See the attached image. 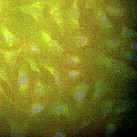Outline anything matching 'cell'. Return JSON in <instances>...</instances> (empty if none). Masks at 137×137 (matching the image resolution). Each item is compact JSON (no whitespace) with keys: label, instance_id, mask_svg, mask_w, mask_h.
<instances>
[{"label":"cell","instance_id":"cell-1","mask_svg":"<svg viewBox=\"0 0 137 137\" xmlns=\"http://www.w3.org/2000/svg\"><path fill=\"white\" fill-rule=\"evenodd\" d=\"M106 64L110 69L116 72L126 76H132L134 71L130 66L114 60H106Z\"/></svg>","mask_w":137,"mask_h":137},{"label":"cell","instance_id":"cell-2","mask_svg":"<svg viewBox=\"0 0 137 137\" xmlns=\"http://www.w3.org/2000/svg\"><path fill=\"white\" fill-rule=\"evenodd\" d=\"M21 47L19 49L13 51H7L0 49V53L3 55L8 64L12 70L14 67L18 58L23 49Z\"/></svg>","mask_w":137,"mask_h":137},{"label":"cell","instance_id":"cell-3","mask_svg":"<svg viewBox=\"0 0 137 137\" xmlns=\"http://www.w3.org/2000/svg\"><path fill=\"white\" fill-rule=\"evenodd\" d=\"M18 82L21 90H25L27 88L29 79L28 69L24 65H22L18 71Z\"/></svg>","mask_w":137,"mask_h":137},{"label":"cell","instance_id":"cell-4","mask_svg":"<svg viewBox=\"0 0 137 137\" xmlns=\"http://www.w3.org/2000/svg\"><path fill=\"white\" fill-rule=\"evenodd\" d=\"M21 10L32 16L37 21L40 19L43 11L42 8L35 6L24 7L21 8Z\"/></svg>","mask_w":137,"mask_h":137},{"label":"cell","instance_id":"cell-5","mask_svg":"<svg viewBox=\"0 0 137 137\" xmlns=\"http://www.w3.org/2000/svg\"><path fill=\"white\" fill-rule=\"evenodd\" d=\"M41 35L44 41L53 50L57 51L61 50V48L58 43L52 39L47 32L43 31L42 32Z\"/></svg>","mask_w":137,"mask_h":137},{"label":"cell","instance_id":"cell-6","mask_svg":"<svg viewBox=\"0 0 137 137\" xmlns=\"http://www.w3.org/2000/svg\"><path fill=\"white\" fill-rule=\"evenodd\" d=\"M86 91L85 87L83 85L77 86L75 90L73 95L75 100L78 105L82 103Z\"/></svg>","mask_w":137,"mask_h":137},{"label":"cell","instance_id":"cell-7","mask_svg":"<svg viewBox=\"0 0 137 137\" xmlns=\"http://www.w3.org/2000/svg\"><path fill=\"white\" fill-rule=\"evenodd\" d=\"M69 14L70 21L71 22L73 25L76 27H79L78 20L79 17V12L78 8L76 6H75L70 11Z\"/></svg>","mask_w":137,"mask_h":137},{"label":"cell","instance_id":"cell-8","mask_svg":"<svg viewBox=\"0 0 137 137\" xmlns=\"http://www.w3.org/2000/svg\"><path fill=\"white\" fill-rule=\"evenodd\" d=\"M51 12L53 18L56 23L61 28L63 27V20L60 11L58 8H54L52 9Z\"/></svg>","mask_w":137,"mask_h":137},{"label":"cell","instance_id":"cell-9","mask_svg":"<svg viewBox=\"0 0 137 137\" xmlns=\"http://www.w3.org/2000/svg\"><path fill=\"white\" fill-rule=\"evenodd\" d=\"M2 31L6 41L10 46H11L14 44L15 38L13 35L7 28L3 27Z\"/></svg>","mask_w":137,"mask_h":137},{"label":"cell","instance_id":"cell-10","mask_svg":"<svg viewBox=\"0 0 137 137\" xmlns=\"http://www.w3.org/2000/svg\"><path fill=\"white\" fill-rule=\"evenodd\" d=\"M54 114L58 115H66L68 113V109L63 104L60 103L55 104L52 108Z\"/></svg>","mask_w":137,"mask_h":137},{"label":"cell","instance_id":"cell-11","mask_svg":"<svg viewBox=\"0 0 137 137\" xmlns=\"http://www.w3.org/2000/svg\"><path fill=\"white\" fill-rule=\"evenodd\" d=\"M43 65L44 67L48 70V71H49L54 77L57 84L59 85H61L62 81L58 72L49 66L44 64H43Z\"/></svg>","mask_w":137,"mask_h":137},{"label":"cell","instance_id":"cell-12","mask_svg":"<svg viewBox=\"0 0 137 137\" xmlns=\"http://www.w3.org/2000/svg\"><path fill=\"white\" fill-rule=\"evenodd\" d=\"M106 86L104 83L98 82L96 84L94 98L100 96L105 90Z\"/></svg>","mask_w":137,"mask_h":137},{"label":"cell","instance_id":"cell-13","mask_svg":"<svg viewBox=\"0 0 137 137\" xmlns=\"http://www.w3.org/2000/svg\"><path fill=\"white\" fill-rule=\"evenodd\" d=\"M115 126L113 124H110L108 125L105 129V133L106 136L111 137L114 134L116 131Z\"/></svg>","mask_w":137,"mask_h":137},{"label":"cell","instance_id":"cell-14","mask_svg":"<svg viewBox=\"0 0 137 137\" xmlns=\"http://www.w3.org/2000/svg\"><path fill=\"white\" fill-rule=\"evenodd\" d=\"M0 78L6 82L9 86H10V83L6 71L5 69L1 67H0Z\"/></svg>","mask_w":137,"mask_h":137},{"label":"cell","instance_id":"cell-15","mask_svg":"<svg viewBox=\"0 0 137 137\" xmlns=\"http://www.w3.org/2000/svg\"><path fill=\"white\" fill-rule=\"evenodd\" d=\"M34 92L35 94L37 95H42L44 92V88L43 86L40 82H37L35 85Z\"/></svg>","mask_w":137,"mask_h":137},{"label":"cell","instance_id":"cell-16","mask_svg":"<svg viewBox=\"0 0 137 137\" xmlns=\"http://www.w3.org/2000/svg\"><path fill=\"white\" fill-rule=\"evenodd\" d=\"M99 19L100 23L102 25L108 26L109 25V22L107 18L103 13L100 14L99 15Z\"/></svg>","mask_w":137,"mask_h":137},{"label":"cell","instance_id":"cell-17","mask_svg":"<svg viewBox=\"0 0 137 137\" xmlns=\"http://www.w3.org/2000/svg\"><path fill=\"white\" fill-rule=\"evenodd\" d=\"M122 33L125 36L129 38L134 37L136 35V32L134 30L126 28H124L122 30Z\"/></svg>","mask_w":137,"mask_h":137},{"label":"cell","instance_id":"cell-18","mask_svg":"<svg viewBox=\"0 0 137 137\" xmlns=\"http://www.w3.org/2000/svg\"><path fill=\"white\" fill-rule=\"evenodd\" d=\"M123 56L128 60L136 61L137 60V55L134 53L131 52H126L123 54Z\"/></svg>","mask_w":137,"mask_h":137},{"label":"cell","instance_id":"cell-19","mask_svg":"<svg viewBox=\"0 0 137 137\" xmlns=\"http://www.w3.org/2000/svg\"><path fill=\"white\" fill-rule=\"evenodd\" d=\"M25 59L29 63L31 68L33 70L38 73H41L40 71L38 68L36 64L33 60L29 58H26Z\"/></svg>","mask_w":137,"mask_h":137},{"label":"cell","instance_id":"cell-20","mask_svg":"<svg viewBox=\"0 0 137 137\" xmlns=\"http://www.w3.org/2000/svg\"><path fill=\"white\" fill-rule=\"evenodd\" d=\"M87 39L86 37L81 36L78 38L76 41L77 45L79 47H81L85 45L87 42Z\"/></svg>","mask_w":137,"mask_h":137},{"label":"cell","instance_id":"cell-21","mask_svg":"<svg viewBox=\"0 0 137 137\" xmlns=\"http://www.w3.org/2000/svg\"><path fill=\"white\" fill-rule=\"evenodd\" d=\"M112 103H109L106 104L103 109L102 115L103 117H105L110 112L112 107Z\"/></svg>","mask_w":137,"mask_h":137},{"label":"cell","instance_id":"cell-22","mask_svg":"<svg viewBox=\"0 0 137 137\" xmlns=\"http://www.w3.org/2000/svg\"><path fill=\"white\" fill-rule=\"evenodd\" d=\"M133 105L132 103H128L125 104L119 108L117 112L119 113L125 112L129 109Z\"/></svg>","mask_w":137,"mask_h":137},{"label":"cell","instance_id":"cell-23","mask_svg":"<svg viewBox=\"0 0 137 137\" xmlns=\"http://www.w3.org/2000/svg\"><path fill=\"white\" fill-rule=\"evenodd\" d=\"M109 12L112 15L117 16H120L122 15V13L120 11L114 7H110L108 8Z\"/></svg>","mask_w":137,"mask_h":137},{"label":"cell","instance_id":"cell-24","mask_svg":"<svg viewBox=\"0 0 137 137\" xmlns=\"http://www.w3.org/2000/svg\"><path fill=\"white\" fill-rule=\"evenodd\" d=\"M109 45L113 47H116L118 46L120 43V41L116 38H112L109 40L108 42Z\"/></svg>","mask_w":137,"mask_h":137},{"label":"cell","instance_id":"cell-25","mask_svg":"<svg viewBox=\"0 0 137 137\" xmlns=\"http://www.w3.org/2000/svg\"><path fill=\"white\" fill-rule=\"evenodd\" d=\"M79 62V60L77 57L73 56L70 58L69 60V64L72 65H77Z\"/></svg>","mask_w":137,"mask_h":137},{"label":"cell","instance_id":"cell-26","mask_svg":"<svg viewBox=\"0 0 137 137\" xmlns=\"http://www.w3.org/2000/svg\"><path fill=\"white\" fill-rule=\"evenodd\" d=\"M69 76L72 79H76L79 76V73L77 71H71L69 72Z\"/></svg>","mask_w":137,"mask_h":137},{"label":"cell","instance_id":"cell-27","mask_svg":"<svg viewBox=\"0 0 137 137\" xmlns=\"http://www.w3.org/2000/svg\"><path fill=\"white\" fill-rule=\"evenodd\" d=\"M43 108V106L42 104H38L34 108L33 112L34 113H37L40 112Z\"/></svg>","mask_w":137,"mask_h":137},{"label":"cell","instance_id":"cell-28","mask_svg":"<svg viewBox=\"0 0 137 137\" xmlns=\"http://www.w3.org/2000/svg\"><path fill=\"white\" fill-rule=\"evenodd\" d=\"M92 120V119L91 118L89 117L86 118L82 123L81 125V128H83L89 124Z\"/></svg>","mask_w":137,"mask_h":137},{"label":"cell","instance_id":"cell-29","mask_svg":"<svg viewBox=\"0 0 137 137\" xmlns=\"http://www.w3.org/2000/svg\"><path fill=\"white\" fill-rule=\"evenodd\" d=\"M30 48L31 50L33 52H38L39 51V48L35 44H32L30 46Z\"/></svg>","mask_w":137,"mask_h":137},{"label":"cell","instance_id":"cell-30","mask_svg":"<svg viewBox=\"0 0 137 137\" xmlns=\"http://www.w3.org/2000/svg\"><path fill=\"white\" fill-rule=\"evenodd\" d=\"M65 135L62 133L58 132L56 133L54 135V137H65Z\"/></svg>","mask_w":137,"mask_h":137},{"label":"cell","instance_id":"cell-31","mask_svg":"<svg viewBox=\"0 0 137 137\" xmlns=\"http://www.w3.org/2000/svg\"><path fill=\"white\" fill-rule=\"evenodd\" d=\"M137 43H135L132 44L131 46L132 49L135 51H137Z\"/></svg>","mask_w":137,"mask_h":137},{"label":"cell","instance_id":"cell-32","mask_svg":"<svg viewBox=\"0 0 137 137\" xmlns=\"http://www.w3.org/2000/svg\"><path fill=\"white\" fill-rule=\"evenodd\" d=\"M137 116L134 117V118L133 119V120H132V123H134L136 122L137 120Z\"/></svg>","mask_w":137,"mask_h":137},{"label":"cell","instance_id":"cell-33","mask_svg":"<svg viewBox=\"0 0 137 137\" xmlns=\"http://www.w3.org/2000/svg\"><path fill=\"white\" fill-rule=\"evenodd\" d=\"M0 91L1 92H4L3 91V90L2 89V87L0 83Z\"/></svg>","mask_w":137,"mask_h":137}]
</instances>
